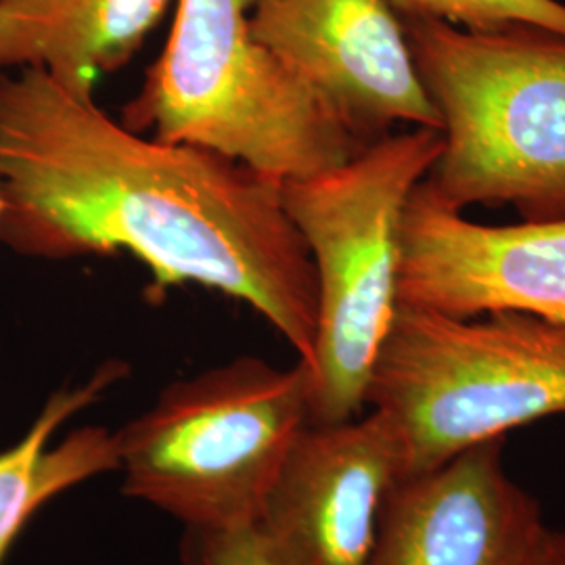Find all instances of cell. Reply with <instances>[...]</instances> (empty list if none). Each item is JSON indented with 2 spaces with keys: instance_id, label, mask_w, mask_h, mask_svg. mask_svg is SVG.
<instances>
[{
  "instance_id": "9c48e42d",
  "label": "cell",
  "mask_w": 565,
  "mask_h": 565,
  "mask_svg": "<svg viewBox=\"0 0 565 565\" xmlns=\"http://www.w3.org/2000/svg\"><path fill=\"white\" fill-rule=\"evenodd\" d=\"M401 478L398 443L382 413L306 424L252 530L275 565H366Z\"/></svg>"
},
{
  "instance_id": "2e32d148",
  "label": "cell",
  "mask_w": 565,
  "mask_h": 565,
  "mask_svg": "<svg viewBox=\"0 0 565 565\" xmlns=\"http://www.w3.org/2000/svg\"><path fill=\"white\" fill-rule=\"evenodd\" d=\"M2 210H4V198H2V182H0V218H2Z\"/></svg>"
},
{
  "instance_id": "277c9868",
  "label": "cell",
  "mask_w": 565,
  "mask_h": 565,
  "mask_svg": "<svg viewBox=\"0 0 565 565\" xmlns=\"http://www.w3.org/2000/svg\"><path fill=\"white\" fill-rule=\"evenodd\" d=\"M252 0H179L162 55L121 124L221 153L273 181L348 162L361 141L249 30Z\"/></svg>"
},
{
  "instance_id": "5b68a950",
  "label": "cell",
  "mask_w": 565,
  "mask_h": 565,
  "mask_svg": "<svg viewBox=\"0 0 565 565\" xmlns=\"http://www.w3.org/2000/svg\"><path fill=\"white\" fill-rule=\"evenodd\" d=\"M403 478L565 415V324L524 312L450 317L398 303L366 385Z\"/></svg>"
},
{
  "instance_id": "8992f818",
  "label": "cell",
  "mask_w": 565,
  "mask_h": 565,
  "mask_svg": "<svg viewBox=\"0 0 565 565\" xmlns=\"http://www.w3.org/2000/svg\"><path fill=\"white\" fill-rule=\"evenodd\" d=\"M306 424V364L239 356L163 387L116 431L121 490L186 532L252 527Z\"/></svg>"
},
{
  "instance_id": "6da1fadb",
  "label": "cell",
  "mask_w": 565,
  "mask_h": 565,
  "mask_svg": "<svg viewBox=\"0 0 565 565\" xmlns=\"http://www.w3.org/2000/svg\"><path fill=\"white\" fill-rule=\"evenodd\" d=\"M0 242L28 258L126 252L151 291L202 285L312 356L319 282L281 182L210 149L147 139L46 72H0Z\"/></svg>"
},
{
  "instance_id": "8fae6325",
  "label": "cell",
  "mask_w": 565,
  "mask_h": 565,
  "mask_svg": "<svg viewBox=\"0 0 565 565\" xmlns=\"http://www.w3.org/2000/svg\"><path fill=\"white\" fill-rule=\"evenodd\" d=\"M172 0H0V72L34 67L95 99L103 76L128 65Z\"/></svg>"
},
{
  "instance_id": "3957f363",
  "label": "cell",
  "mask_w": 565,
  "mask_h": 565,
  "mask_svg": "<svg viewBox=\"0 0 565 565\" xmlns=\"http://www.w3.org/2000/svg\"><path fill=\"white\" fill-rule=\"evenodd\" d=\"M445 151L436 128L387 132L348 162L281 182L285 214L319 282L308 424L363 415L373 361L398 306L401 226L413 189Z\"/></svg>"
},
{
  "instance_id": "52a82bcc",
  "label": "cell",
  "mask_w": 565,
  "mask_h": 565,
  "mask_svg": "<svg viewBox=\"0 0 565 565\" xmlns=\"http://www.w3.org/2000/svg\"><path fill=\"white\" fill-rule=\"evenodd\" d=\"M398 303L463 319L524 312L565 324V218L473 223L424 179L404 207Z\"/></svg>"
},
{
  "instance_id": "5bb4252c",
  "label": "cell",
  "mask_w": 565,
  "mask_h": 565,
  "mask_svg": "<svg viewBox=\"0 0 565 565\" xmlns=\"http://www.w3.org/2000/svg\"><path fill=\"white\" fill-rule=\"evenodd\" d=\"M184 565H275L252 527L226 532H186Z\"/></svg>"
},
{
  "instance_id": "ba28073f",
  "label": "cell",
  "mask_w": 565,
  "mask_h": 565,
  "mask_svg": "<svg viewBox=\"0 0 565 565\" xmlns=\"http://www.w3.org/2000/svg\"><path fill=\"white\" fill-rule=\"evenodd\" d=\"M249 30L361 141L394 124L443 130L387 0H252Z\"/></svg>"
},
{
  "instance_id": "4fadbf2b",
  "label": "cell",
  "mask_w": 565,
  "mask_h": 565,
  "mask_svg": "<svg viewBox=\"0 0 565 565\" xmlns=\"http://www.w3.org/2000/svg\"><path fill=\"white\" fill-rule=\"evenodd\" d=\"M401 20L446 21L469 32L532 25L565 36V4L559 0H387Z\"/></svg>"
},
{
  "instance_id": "30bf717a",
  "label": "cell",
  "mask_w": 565,
  "mask_h": 565,
  "mask_svg": "<svg viewBox=\"0 0 565 565\" xmlns=\"http://www.w3.org/2000/svg\"><path fill=\"white\" fill-rule=\"evenodd\" d=\"M545 530L494 438L392 486L366 565H527Z\"/></svg>"
},
{
  "instance_id": "7a4b0ae2",
  "label": "cell",
  "mask_w": 565,
  "mask_h": 565,
  "mask_svg": "<svg viewBox=\"0 0 565 565\" xmlns=\"http://www.w3.org/2000/svg\"><path fill=\"white\" fill-rule=\"evenodd\" d=\"M403 25L443 118L445 151L425 177L434 195L459 212L511 203L524 221L565 218V36L532 25Z\"/></svg>"
},
{
  "instance_id": "7c38bea8",
  "label": "cell",
  "mask_w": 565,
  "mask_h": 565,
  "mask_svg": "<svg viewBox=\"0 0 565 565\" xmlns=\"http://www.w3.org/2000/svg\"><path fill=\"white\" fill-rule=\"evenodd\" d=\"M126 375L128 364L107 361L84 384L61 387L20 443L0 450V565L42 507L93 478L118 471L116 431L102 425H84L57 445L51 440L61 425L99 403Z\"/></svg>"
},
{
  "instance_id": "9a60e30c",
  "label": "cell",
  "mask_w": 565,
  "mask_h": 565,
  "mask_svg": "<svg viewBox=\"0 0 565 565\" xmlns=\"http://www.w3.org/2000/svg\"><path fill=\"white\" fill-rule=\"evenodd\" d=\"M527 565H565V530L546 525L545 534Z\"/></svg>"
}]
</instances>
